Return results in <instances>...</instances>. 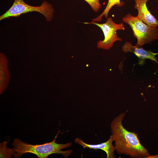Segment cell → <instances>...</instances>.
Here are the masks:
<instances>
[{
	"instance_id": "cell-1",
	"label": "cell",
	"mask_w": 158,
	"mask_h": 158,
	"mask_svg": "<svg viewBox=\"0 0 158 158\" xmlns=\"http://www.w3.org/2000/svg\"><path fill=\"white\" fill-rule=\"evenodd\" d=\"M126 113L118 115L111 123V132L115 142V151L119 154L133 158H147L150 154L141 144L138 134L128 131L123 125Z\"/></svg>"
},
{
	"instance_id": "cell-2",
	"label": "cell",
	"mask_w": 158,
	"mask_h": 158,
	"mask_svg": "<svg viewBox=\"0 0 158 158\" xmlns=\"http://www.w3.org/2000/svg\"><path fill=\"white\" fill-rule=\"evenodd\" d=\"M59 131L54 140L49 142L40 145H32L22 141L18 138L15 139L12 143L13 148L11 149L13 156L15 158L21 157L26 153H31L39 158H47L52 154H61L65 158H67L72 152L71 150L63 151L61 150L67 148L72 145V142L59 144L56 142Z\"/></svg>"
},
{
	"instance_id": "cell-3",
	"label": "cell",
	"mask_w": 158,
	"mask_h": 158,
	"mask_svg": "<svg viewBox=\"0 0 158 158\" xmlns=\"http://www.w3.org/2000/svg\"><path fill=\"white\" fill-rule=\"evenodd\" d=\"M123 22L130 26L137 39L136 45L142 46L158 39V29L150 26L138 18L128 13L122 19Z\"/></svg>"
},
{
	"instance_id": "cell-4",
	"label": "cell",
	"mask_w": 158,
	"mask_h": 158,
	"mask_svg": "<svg viewBox=\"0 0 158 158\" xmlns=\"http://www.w3.org/2000/svg\"><path fill=\"white\" fill-rule=\"evenodd\" d=\"M36 11L42 14L47 21L51 20L53 17L54 9L48 2L43 1L40 6H35L29 5L23 0H14L11 7L0 16V20L10 17H18L21 14Z\"/></svg>"
},
{
	"instance_id": "cell-5",
	"label": "cell",
	"mask_w": 158,
	"mask_h": 158,
	"mask_svg": "<svg viewBox=\"0 0 158 158\" xmlns=\"http://www.w3.org/2000/svg\"><path fill=\"white\" fill-rule=\"evenodd\" d=\"M84 23L95 25L100 28L103 31L104 38V40L97 42V47L98 48L109 50L113 46L115 42L122 41V39L118 37L117 31L119 30H125V26L123 23L117 24L113 21L111 18L109 17L104 23L92 22Z\"/></svg>"
},
{
	"instance_id": "cell-6",
	"label": "cell",
	"mask_w": 158,
	"mask_h": 158,
	"mask_svg": "<svg viewBox=\"0 0 158 158\" xmlns=\"http://www.w3.org/2000/svg\"><path fill=\"white\" fill-rule=\"evenodd\" d=\"M134 8L138 10L137 17L147 25L152 27L158 26V20L148 10L147 3L149 0H134Z\"/></svg>"
},
{
	"instance_id": "cell-7",
	"label": "cell",
	"mask_w": 158,
	"mask_h": 158,
	"mask_svg": "<svg viewBox=\"0 0 158 158\" xmlns=\"http://www.w3.org/2000/svg\"><path fill=\"white\" fill-rule=\"evenodd\" d=\"M139 45H132L130 42H127L122 47V51L125 53L131 52L134 53L139 58L140 63H142L146 59H150L156 62L158 64L156 56L158 53H154L151 51L146 50Z\"/></svg>"
},
{
	"instance_id": "cell-8",
	"label": "cell",
	"mask_w": 158,
	"mask_h": 158,
	"mask_svg": "<svg viewBox=\"0 0 158 158\" xmlns=\"http://www.w3.org/2000/svg\"><path fill=\"white\" fill-rule=\"evenodd\" d=\"M114 141L112 137L110 135L109 140L106 142L97 144H90L84 142L79 138H77L74 142L82 146L84 149L89 148L94 150H101L104 151L106 153L107 158H114L115 155L114 152L115 151L114 146L112 144Z\"/></svg>"
},
{
	"instance_id": "cell-9",
	"label": "cell",
	"mask_w": 158,
	"mask_h": 158,
	"mask_svg": "<svg viewBox=\"0 0 158 158\" xmlns=\"http://www.w3.org/2000/svg\"><path fill=\"white\" fill-rule=\"evenodd\" d=\"M9 80L7 69V61L4 55L0 54V93L6 88Z\"/></svg>"
},
{
	"instance_id": "cell-10",
	"label": "cell",
	"mask_w": 158,
	"mask_h": 158,
	"mask_svg": "<svg viewBox=\"0 0 158 158\" xmlns=\"http://www.w3.org/2000/svg\"><path fill=\"white\" fill-rule=\"evenodd\" d=\"M124 4L123 1H121V0H108V2L103 12L97 17L93 19L92 22L101 21L102 18L104 16L107 18L108 17L109 13L111 8L115 5H117L118 7L123 6Z\"/></svg>"
},
{
	"instance_id": "cell-11",
	"label": "cell",
	"mask_w": 158,
	"mask_h": 158,
	"mask_svg": "<svg viewBox=\"0 0 158 158\" xmlns=\"http://www.w3.org/2000/svg\"><path fill=\"white\" fill-rule=\"evenodd\" d=\"M7 142L4 141L0 143L1 158H11L13 155L11 149L9 148L6 146Z\"/></svg>"
},
{
	"instance_id": "cell-12",
	"label": "cell",
	"mask_w": 158,
	"mask_h": 158,
	"mask_svg": "<svg viewBox=\"0 0 158 158\" xmlns=\"http://www.w3.org/2000/svg\"><path fill=\"white\" fill-rule=\"evenodd\" d=\"M91 7L93 10L97 12L101 8V5L99 0H84Z\"/></svg>"
},
{
	"instance_id": "cell-13",
	"label": "cell",
	"mask_w": 158,
	"mask_h": 158,
	"mask_svg": "<svg viewBox=\"0 0 158 158\" xmlns=\"http://www.w3.org/2000/svg\"><path fill=\"white\" fill-rule=\"evenodd\" d=\"M147 158H158V154L153 155H150L147 157Z\"/></svg>"
}]
</instances>
